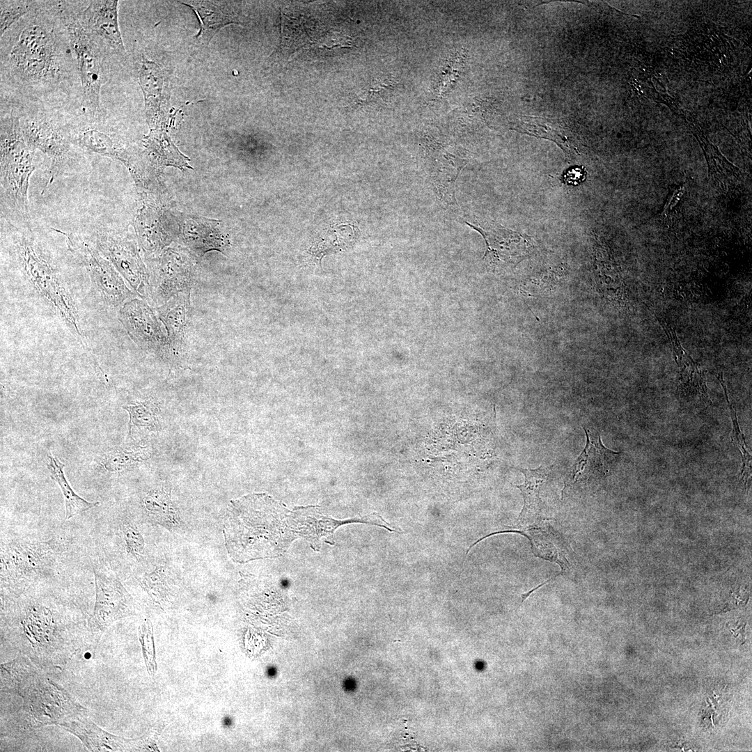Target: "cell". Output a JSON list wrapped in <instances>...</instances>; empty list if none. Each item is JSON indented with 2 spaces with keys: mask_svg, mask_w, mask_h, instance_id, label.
Segmentation results:
<instances>
[{
  "mask_svg": "<svg viewBox=\"0 0 752 752\" xmlns=\"http://www.w3.org/2000/svg\"><path fill=\"white\" fill-rule=\"evenodd\" d=\"M435 152L426 163L425 172L435 189L441 201L451 207H458L454 187L460 171L467 163V159L449 151Z\"/></svg>",
  "mask_w": 752,
  "mask_h": 752,
  "instance_id": "obj_19",
  "label": "cell"
},
{
  "mask_svg": "<svg viewBox=\"0 0 752 752\" xmlns=\"http://www.w3.org/2000/svg\"><path fill=\"white\" fill-rule=\"evenodd\" d=\"M304 523L292 511L269 496L253 494L230 503L225 522L227 551L236 562L273 557L302 538Z\"/></svg>",
  "mask_w": 752,
  "mask_h": 752,
  "instance_id": "obj_1",
  "label": "cell"
},
{
  "mask_svg": "<svg viewBox=\"0 0 752 752\" xmlns=\"http://www.w3.org/2000/svg\"><path fill=\"white\" fill-rule=\"evenodd\" d=\"M93 570L95 602L88 625L92 640L97 644L114 622L134 615L135 611L131 596L105 562L95 561Z\"/></svg>",
  "mask_w": 752,
  "mask_h": 752,
  "instance_id": "obj_8",
  "label": "cell"
},
{
  "mask_svg": "<svg viewBox=\"0 0 752 752\" xmlns=\"http://www.w3.org/2000/svg\"><path fill=\"white\" fill-rule=\"evenodd\" d=\"M198 15L201 28L196 37L204 42H208L224 26L240 23L226 7L209 1H194L187 3Z\"/></svg>",
  "mask_w": 752,
  "mask_h": 752,
  "instance_id": "obj_22",
  "label": "cell"
},
{
  "mask_svg": "<svg viewBox=\"0 0 752 752\" xmlns=\"http://www.w3.org/2000/svg\"><path fill=\"white\" fill-rule=\"evenodd\" d=\"M721 385H722V386H723V388L724 389L726 398L727 400V402H728L729 408H730L731 419H732L733 425V432H732V434H731L732 442H733V444L735 445H736L739 448V450H740V451H741V453L742 454L743 465H742V473H741L742 476V480H744L746 481L749 478V477L751 476V455L749 453V452L746 449V444L745 443L744 436H743L742 433L741 432V431L739 430V425H738V423H737V414H736V412H735L734 407H732V405H730V403L729 402L728 394H727V391H726V387L725 386V384L722 383Z\"/></svg>",
  "mask_w": 752,
  "mask_h": 752,
  "instance_id": "obj_26",
  "label": "cell"
},
{
  "mask_svg": "<svg viewBox=\"0 0 752 752\" xmlns=\"http://www.w3.org/2000/svg\"><path fill=\"white\" fill-rule=\"evenodd\" d=\"M684 191L685 187L684 185L678 186L673 191L665 203L661 215L666 217L677 205L684 195Z\"/></svg>",
  "mask_w": 752,
  "mask_h": 752,
  "instance_id": "obj_31",
  "label": "cell"
},
{
  "mask_svg": "<svg viewBox=\"0 0 752 752\" xmlns=\"http://www.w3.org/2000/svg\"><path fill=\"white\" fill-rule=\"evenodd\" d=\"M118 1H91L77 15L84 29L118 53L125 52L118 17Z\"/></svg>",
  "mask_w": 752,
  "mask_h": 752,
  "instance_id": "obj_14",
  "label": "cell"
},
{
  "mask_svg": "<svg viewBox=\"0 0 752 752\" xmlns=\"http://www.w3.org/2000/svg\"><path fill=\"white\" fill-rule=\"evenodd\" d=\"M75 53L83 88L84 100L93 114L100 111V91L107 80V72L102 52L94 37L88 33L77 15L61 13Z\"/></svg>",
  "mask_w": 752,
  "mask_h": 752,
  "instance_id": "obj_7",
  "label": "cell"
},
{
  "mask_svg": "<svg viewBox=\"0 0 752 752\" xmlns=\"http://www.w3.org/2000/svg\"><path fill=\"white\" fill-rule=\"evenodd\" d=\"M7 224L10 249L24 276L70 330L82 337L74 300L52 260L36 239L31 224Z\"/></svg>",
  "mask_w": 752,
  "mask_h": 752,
  "instance_id": "obj_3",
  "label": "cell"
},
{
  "mask_svg": "<svg viewBox=\"0 0 752 752\" xmlns=\"http://www.w3.org/2000/svg\"><path fill=\"white\" fill-rule=\"evenodd\" d=\"M276 671L274 667H269L267 671V674L269 676L273 677L276 674Z\"/></svg>",
  "mask_w": 752,
  "mask_h": 752,
  "instance_id": "obj_33",
  "label": "cell"
},
{
  "mask_svg": "<svg viewBox=\"0 0 752 752\" xmlns=\"http://www.w3.org/2000/svg\"><path fill=\"white\" fill-rule=\"evenodd\" d=\"M118 319L139 347L161 357L170 358L167 334L156 312L145 300L135 297L127 301L120 308Z\"/></svg>",
  "mask_w": 752,
  "mask_h": 752,
  "instance_id": "obj_12",
  "label": "cell"
},
{
  "mask_svg": "<svg viewBox=\"0 0 752 752\" xmlns=\"http://www.w3.org/2000/svg\"><path fill=\"white\" fill-rule=\"evenodd\" d=\"M524 476V482L522 485H516L521 491L524 499V506L514 525L510 530L499 531L488 534L492 536L498 533H510L513 530L526 527L534 524L542 522L547 519L544 514L545 506L540 497V492L544 485L547 483L548 477L547 469L542 466L535 469H519Z\"/></svg>",
  "mask_w": 752,
  "mask_h": 752,
  "instance_id": "obj_17",
  "label": "cell"
},
{
  "mask_svg": "<svg viewBox=\"0 0 752 752\" xmlns=\"http://www.w3.org/2000/svg\"><path fill=\"white\" fill-rule=\"evenodd\" d=\"M64 467L65 464L58 459L52 455H49L47 468L50 477L58 483L62 491L65 506V519L68 520L99 506L100 503L98 501L89 502L75 493L65 477L63 473Z\"/></svg>",
  "mask_w": 752,
  "mask_h": 752,
  "instance_id": "obj_24",
  "label": "cell"
},
{
  "mask_svg": "<svg viewBox=\"0 0 752 752\" xmlns=\"http://www.w3.org/2000/svg\"><path fill=\"white\" fill-rule=\"evenodd\" d=\"M59 726L79 738L90 751H150L154 749L151 737L135 740L118 737L97 726L88 717V713L70 717Z\"/></svg>",
  "mask_w": 752,
  "mask_h": 752,
  "instance_id": "obj_13",
  "label": "cell"
},
{
  "mask_svg": "<svg viewBox=\"0 0 752 752\" xmlns=\"http://www.w3.org/2000/svg\"><path fill=\"white\" fill-rule=\"evenodd\" d=\"M185 243L197 255L217 250L223 252L228 245L226 239L211 221L193 219L187 222L183 230Z\"/></svg>",
  "mask_w": 752,
  "mask_h": 752,
  "instance_id": "obj_23",
  "label": "cell"
},
{
  "mask_svg": "<svg viewBox=\"0 0 752 752\" xmlns=\"http://www.w3.org/2000/svg\"><path fill=\"white\" fill-rule=\"evenodd\" d=\"M224 723H225L226 725L230 724V721L228 720V718L226 719V721H224Z\"/></svg>",
  "mask_w": 752,
  "mask_h": 752,
  "instance_id": "obj_34",
  "label": "cell"
},
{
  "mask_svg": "<svg viewBox=\"0 0 752 752\" xmlns=\"http://www.w3.org/2000/svg\"><path fill=\"white\" fill-rule=\"evenodd\" d=\"M52 229L65 237L69 250L86 269L93 289L105 306L120 308L136 297L137 294L130 290L112 263L94 244L73 233Z\"/></svg>",
  "mask_w": 752,
  "mask_h": 752,
  "instance_id": "obj_6",
  "label": "cell"
},
{
  "mask_svg": "<svg viewBox=\"0 0 752 752\" xmlns=\"http://www.w3.org/2000/svg\"><path fill=\"white\" fill-rule=\"evenodd\" d=\"M1 689L22 699L24 712L33 726H59L70 717L88 712L28 657L1 664Z\"/></svg>",
  "mask_w": 752,
  "mask_h": 752,
  "instance_id": "obj_2",
  "label": "cell"
},
{
  "mask_svg": "<svg viewBox=\"0 0 752 752\" xmlns=\"http://www.w3.org/2000/svg\"><path fill=\"white\" fill-rule=\"evenodd\" d=\"M35 1H1L0 6V36L23 15L30 12Z\"/></svg>",
  "mask_w": 752,
  "mask_h": 752,
  "instance_id": "obj_25",
  "label": "cell"
},
{
  "mask_svg": "<svg viewBox=\"0 0 752 752\" xmlns=\"http://www.w3.org/2000/svg\"><path fill=\"white\" fill-rule=\"evenodd\" d=\"M94 246L112 263L134 291L147 299L149 274L134 243L119 233L106 228L96 232Z\"/></svg>",
  "mask_w": 752,
  "mask_h": 752,
  "instance_id": "obj_10",
  "label": "cell"
},
{
  "mask_svg": "<svg viewBox=\"0 0 752 752\" xmlns=\"http://www.w3.org/2000/svg\"><path fill=\"white\" fill-rule=\"evenodd\" d=\"M135 460H137L135 454L123 451H116L108 455L104 467L109 471H118L125 469L131 462Z\"/></svg>",
  "mask_w": 752,
  "mask_h": 752,
  "instance_id": "obj_29",
  "label": "cell"
},
{
  "mask_svg": "<svg viewBox=\"0 0 752 752\" xmlns=\"http://www.w3.org/2000/svg\"><path fill=\"white\" fill-rule=\"evenodd\" d=\"M123 407L130 414V424L152 429L156 428V408L155 404L150 400Z\"/></svg>",
  "mask_w": 752,
  "mask_h": 752,
  "instance_id": "obj_27",
  "label": "cell"
},
{
  "mask_svg": "<svg viewBox=\"0 0 752 752\" xmlns=\"http://www.w3.org/2000/svg\"><path fill=\"white\" fill-rule=\"evenodd\" d=\"M70 130L73 144L92 152L130 164V157L120 141L109 131L94 125H84Z\"/></svg>",
  "mask_w": 752,
  "mask_h": 752,
  "instance_id": "obj_21",
  "label": "cell"
},
{
  "mask_svg": "<svg viewBox=\"0 0 752 752\" xmlns=\"http://www.w3.org/2000/svg\"><path fill=\"white\" fill-rule=\"evenodd\" d=\"M0 130L1 217L13 224H29L28 190L39 163L23 138L19 118L1 117Z\"/></svg>",
  "mask_w": 752,
  "mask_h": 752,
  "instance_id": "obj_4",
  "label": "cell"
},
{
  "mask_svg": "<svg viewBox=\"0 0 752 752\" xmlns=\"http://www.w3.org/2000/svg\"><path fill=\"white\" fill-rule=\"evenodd\" d=\"M586 443L583 451L577 457L570 472L565 487L590 475L604 476L609 471V465L620 453L606 448L602 443L598 432H591L585 428Z\"/></svg>",
  "mask_w": 752,
  "mask_h": 752,
  "instance_id": "obj_20",
  "label": "cell"
},
{
  "mask_svg": "<svg viewBox=\"0 0 752 752\" xmlns=\"http://www.w3.org/2000/svg\"><path fill=\"white\" fill-rule=\"evenodd\" d=\"M139 637L148 669L151 673L155 670V661L152 643V627L149 620H145L140 626Z\"/></svg>",
  "mask_w": 752,
  "mask_h": 752,
  "instance_id": "obj_28",
  "label": "cell"
},
{
  "mask_svg": "<svg viewBox=\"0 0 752 752\" xmlns=\"http://www.w3.org/2000/svg\"><path fill=\"white\" fill-rule=\"evenodd\" d=\"M127 549L133 554H140L143 549V540L139 533L132 528H129L125 533Z\"/></svg>",
  "mask_w": 752,
  "mask_h": 752,
  "instance_id": "obj_30",
  "label": "cell"
},
{
  "mask_svg": "<svg viewBox=\"0 0 752 752\" xmlns=\"http://www.w3.org/2000/svg\"><path fill=\"white\" fill-rule=\"evenodd\" d=\"M175 256L165 257L149 279L148 299L159 306L178 293L191 291L193 279L189 265Z\"/></svg>",
  "mask_w": 752,
  "mask_h": 752,
  "instance_id": "obj_15",
  "label": "cell"
},
{
  "mask_svg": "<svg viewBox=\"0 0 752 752\" xmlns=\"http://www.w3.org/2000/svg\"><path fill=\"white\" fill-rule=\"evenodd\" d=\"M20 129L27 146L47 155L51 163L49 178L42 194L64 169L71 141L69 128L46 117H26L19 119Z\"/></svg>",
  "mask_w": 752,
  "mask_h": 752,
  "instance_id": "obj_9",
  "label": "cell"
},
{
  "mask_svg": "<svg viewBox=\"0 0 752 752\" xmlns=\"http://www.w3.org/2000/svg\"><path fill=\"white\" fill-rule=\"evenodd\" d=\"M464 222L483 237L487 245L483 259L494 270L515 265L532 251L533 242L526 234L507 228L494 221Z\"/></svg>",
  "mask_w": 752,
  "mask_h": 752,
  "instance_id": "obj_11",
  "label": "cell"
},
{
  "mask_svg": "<svg viewBox=\"0 0 752 752\" xmlns=\"http://www.w3.org/2000/svg\"><path fill=\"white\" fill-rule=\"evenodd\" d=\"M9 58L13 76L24 84L44 86L58 80L56 41L52 32L41 24H30L22 31Z\"/></svg>",
  "mask_w": 752,
  "mask_h": 752,
  "instance_id": "obj_5",
  "label": "cell"
},
{
  "mask_svg": "<svg viewBox=\"0 0 752 752\" xmlns=\"http://www.w3.org/2000/svg\"><path fill=\"white\" fill-rule=\"evenodd\" d=\"M190 291L182 292L157 306L155 312L164 325L170 346V358L182 352L191 317Z\"/></svg>",
  "mask_w": 752,
  "mask_h": 752,
  "instance_id": "obj_16",
  "label": "cell"
},
{
  "mask_svg": "<svg viewBox=\"0 0 752 752\" xmlns=\"http://www.w3.org/2000/svg\"><path fill=\"white\" fill-rule=\"evenodd\" d=\"M542 522L513 530L511 532L526 535L531 543L535 556L555 562L563 573L569 574L571 563V548L561 535Z\"/></svg>",
  "mask_w": 752,
  "mask_h": 752,
  "instance_id": "obj_18",
  "label": "cell"
},
{
  "mask_svg": "<svg viewBox=\"0 0 752 752\" xmlns=\"http://www.w3.org/2000/svg\"><path fill=\"white\" fill-rule=\"evenodd\" d=\"M584 178V171L579 167L568 169L564 174L563 180L569 185H577Z\"/></svg>",
  "mask_w": 752,
  "mask_h": 752,
  "instance_id": "obj_32",
  "label": "cell"
}]
</instances>
